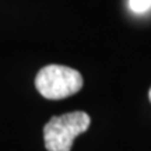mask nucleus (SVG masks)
<instances>
[{
	"mask_svg": "<svg viewBox=\"0 0 151 151\" xmlns=\"http://www.w3.org/2000/svg\"><path fill=\"white\" fill-rule=\"evenodd\" d=\"M84 80L80 71L62 65H48L38 71L35 88L46 99L58 101L71 97L83 88Z\"/></svg>",
	"mask_w": 151,
	"mask_h": 151,
	"instance_id": "obj_2",
	"label": "nucleus"
},
{
	"mask_svg": "<svg viewBox=\"0 0 151 151\" xmlns=\"http://www.w3.org/2000/svg\"><path fill=\"white\" fill-rule=\"evenodd\" d=\"M129 7L136 14H143L151 9V0H129Z\"/></svg>",
	"mask_w": 151,
	"mask_h": 151,
	"instance_id": "obj_3",
	"label": "nucleus"
},
{
	"mask_svg": "<svg viewBox=\"0 0 151 151\" xmlns=\"http://www.w3.org/2000/svg\"><path fill=\"white\" fill-rule=\"evenodd\" d=\"M148 98H150V102H151V88H150V91H148Z\"/></svg>",
	"mask_w": 151,
	"mask_h": 151,
	"instance_id": "obj_4",
	"label": "nucleus"
},
{
	"mask_svg": "<svg viewBox=\"0 0 151 151\" xmlns=\"http://www.w3.org/2000/svg\"><path fill=\"white\" fill-rule=\"evenodd\" d=\"M91 123V118L83 111L53 116L43 127L45 148L48 151H70L77 136L83 134Z\"/></svg>",
	"mask_w": 151,
	"mask_h": 151,
	"instance_id": "obj_1",
	"label": "nucleus"
}]
</instances>
